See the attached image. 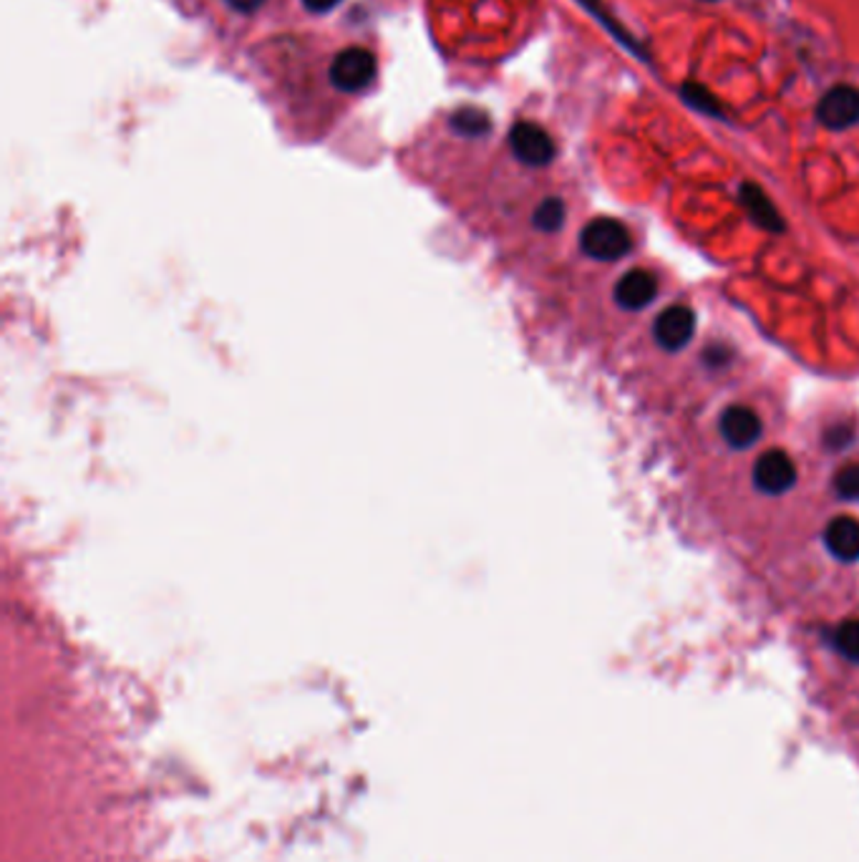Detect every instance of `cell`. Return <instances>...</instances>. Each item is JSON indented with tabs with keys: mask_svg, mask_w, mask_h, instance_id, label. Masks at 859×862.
<instances>
[{
	"mask_svg": "<svg viewBox=\"0 0 859 862\" xmlns=\"http://www.w3.org/2000/svg\"><path fill=\"white\" fill-rule=\"evenodd\" d=\"M825 545L831 558L842 562L859 560V520L852 515H839L825 527Z\"/></svg>",
	"mask_w": 859,
	"mask_h": 862,
	"instance_id": "9",
	"label": "cell"
},
{
	"mask_svg": "<svg viewBox=\"0 0 859 862\" xmlns=\"http://www.w3.org/2000/svg\"><path fill=\"white\" fill-rule=\"evenodd\" d=\"M719 431L731 450H749L761 437V419L749 407H729L721 413Z\"/></svg>",
	"mask_w": 859,
	"mask_h": 862,
	"instance_id": "6",
	"label": "cell"
},
{
	"mask_svg": "<svg viewBox=\"0 0 859 862\" xmlns=\"http://www.w3.org/2000/svg\"><path fill=\"white\" fill-rule=\"evenodd\" d=\"M655 293H658V283H655L653 272L637 268L625 272L615 285V303L625 311H641V308L651 305Z\"/></svg>",
	"mask_w": 859,
	"mask_h": 862,
	"instance_id": "8",
	"label": "cell"
},
{
	"mask_svg": "<svg viewBox=\"0 0 859 862\" xmlns=\"http://www.w3.org/2000/svg\"><path fill=\"white\" fill-rule=\"evenodd\" d=\"M743 200H747L749 209H751V213H754V217L759 219L761 225H766V227H776V225H779L776 213H774L772 205H769L766 197L761 195L759 190L747 187V192H743Z\"/></svg>",
	"mask_w": 859,
	"mask_h": 862,
	"instance_id": "13",
	"label": "cell"
},
{
	"mask_svg": "<svg viewBox=\"0 0 859 862\" xmlns=\"http://www.w3.org/2000/svg\"><path fill=\"white\" fill-rule=\"evenodd\" d=\"M835 644L839 648V654H842L845 658H849V661L859 664V618L857 621H847V623H842V626L837 628Z\"/></svg>",
	"mask_w": 859,
	"mask_h": 862,
	"instance_id": "11",
	"label": "cell"
},
{
	"mask_svg": "<svg viewBox=\"0 0 859 862\" xmlns=\"http://www.w3.org/2000/svg\"><path fill=\"white\" fill-rule=\"evenodd\" d=\"M376 78V58L366 49H345L331 64V84L345 94H356Z\"/></svg>",
	"mask_w": 859,
	"mask_h": 862,
	"instance_id": "2",
	"label": "cell"
},
{
	"mask_svg": "<svg viewBox=\"0 0 859 862\" xmlns=\"http://www.w3.org/2000/svg\"><path fill=\"white\" fill-rule=\"evenodd\" d=\"M580 248L592 260L615 262L631 252L633 240L623 223L610 217H598L582 227Z\"/></svg>",
	"mask_w": 859,
	"mask_h": 862,
	"instance_id": "1",
	"label": "cell"
},
{
	"mask_svg": "<svg viewBox=\"0 0 859 862\" xmlns=\"http://www.w3.org/2000/svg\"><path fill=\"white\" fill-rule=\"evenodd\" d=\"M229 6L235 8V11H243V13H253L258 11V8L262 6V0H227Z\"/></svg>",
	"mask_w": 859,
	"mask_h": 862,
	"instance_id": "16",
	"label": "cell"
},
{
	"mask_svg": "<svg viewBox=\"0 0 859 862\" xmlns=\"http://www.w3.org/2000/svg\"><path fill=\"white\" fill-rule=\"evenodd\" d=\"M817 117L829 129H849L859 121V91L852 86H835L819 101Z\"/></svg>",
	"mask_w": 859,
	"mask_h": 862,
	"instance_id": "7",
	"label": "cell"
},
{
	"mask_svg": "<svg viewBox=\"0 0 859 862\" xmlns=\"http://www.w3.org/2000/svg\"><path fill=\"white\" fill-rule=\"evenodd\" d=\"M696 331V315L686 305H668L653 323V336L661 348L680 351L688 346Z\"/></svg>",
	"mask_w": 859,
	"mask_h": 862,
	"instance_id": "5",
	"label": "cell"
},
{
	"mask_svg": "<svg viewBox=\"0 0 859 862\" xmlns=\"http://www.w3.org/2000/svg\"><path fill=\"white\" fill-rule=\"evenodd\" d=\"M509 147L517 160L527 166H545L552 162L555 144L543 127L519 121L509 134Z\"/></svg>",
	"mask_w": 859,
	"mask_h": 862,
	"instance_id": "4",
	"label": "cell"
},
{
	"mask_svg": "<svg viewBox=\"0 0 859 862\" xmlns=\"http://www.w3.org/2000/svg\"><path fill=\"white\" fill-rule=\"evenodd\" d=\"M533 219H535V227H537V230H543V233H555V230H560L562 223H565V205H562L560 200H555V197L545 200L543 205H539V207L535 209V217H533Z\"/></svg>",
	"mask_w": 859,
	"mask_h": 862,
	"instance_id": "10",
	"label": "cell"
},
{
	"mask_svg": "<svg viewBox=\"0 0 859 862\" xmlns=\"http://www.w3.org/2000/svg\"><path fill=\"white\" fill-rule=\"evenodd\" d=\"M454 125H457L459 129H462V131H466V134H472V131H482V129L486 127V119L482 117L480 111L466 109V111H459V114H457V121H454Z\"/></svg>",
	"mask_w": 859,
	"mask_h": 862,
	"instance_id": "14",
	"label": "cell"
},
{
	"mask_svg": "<svg viewBox=\"0 0 859 862\" xmlns=\"http://www.w3.org/2000/svg\"><path fill=\"white\" fill-rule=\"evenodd\" d=\"M303 3H305L308 11H313V13H325V11H331V8L339 6L341 0H303Z\"/></svg>",
	"mask_w": 859,
	"mask_h": 862,
	"instance_id": "15",
	"label": "cell"
},
{
	"mask_svg": "<svg viewBox=\"0 0 859 862\" xmlns=\"http://www.w3.org/2000/svg\"><path fill=\"white\" fill-rule=\"evenodd\" d=\"M835 492L839 499L845 503H855L859 499V464H849V467H842L835 474Z\"/></svg>",
	"mask_w": 859,
	"mask_h": 862,
	"instance_id": "12",
	"label": "cell"
},
{
	"mask_svg": "<svg viewBox=\"0 0 859 862\" xmlns=\"http://www.w3.org/2000/svg\"><path fill=\"white\" fill-rule=\"evenodd\" d=\"M796 482L794 460L782 450H769L756 460L754 467V485L764 495H784Z\"/></svg>",
	"mask_w": 859,
	"mask_h": 862,
	"instance_id": "3",
	"label": "cell"
}]
</instances>
